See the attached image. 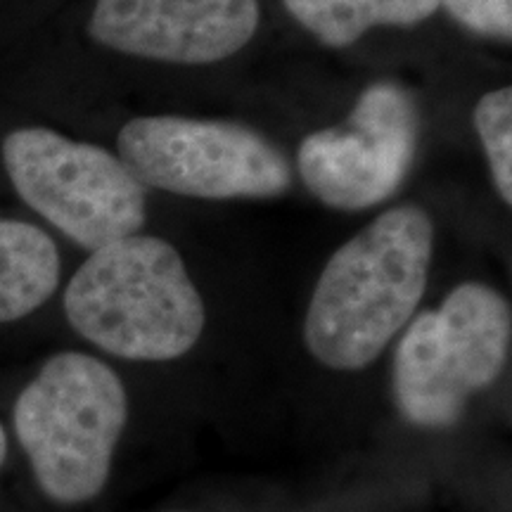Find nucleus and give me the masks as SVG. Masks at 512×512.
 Wrapping results in <instances>:
<instances>
[{
    "label": "nucleus",
    "mask_w": 512,
    "mask_h": 512,
    "mask_svg": "<svg viewBox=\"0 0 512 512\" xmlns=\"http://www.w3.org/2000/svg\"><path fill=\"white\" fill-rule=\"evenodd\" d=\"M128 422L121 377L100 358L62 351L43 363L15 403V434L50 501L81 505L110 482Z\"/></svg>",
    "instance_id": "7ed1b4c3"
},
{
    "label": "nucleus",
    "mask_w": 512,
    "mask_h": 512,
    "mask_svg": "<svg viewBox=\"0 0 512 512\" xmlns=\"http://www.w3.org/2000/svg\"><path fill=\"white\" fill-rule=\"evenodd\" d=\"M512 311L484 283L453 287L439 309L411 318L396 344L392 394L420 430L458 425L467 403L501 377L510 356Z\"/></svg>",
    "instance_id": "20e7f679"
},
{
    "label": "nucleus",
    "mask_w": 512,
    "mask_h": 512,
    "mask_svg": "<svg viewBox=\"0 0 512 512\" xmlns=\"http://www.w3.org/2000/svg\"><path fill=\"white\" fill-rule=\"evenodd\" d=\"M3 164L17 195L91 252L145 226V188L98 145L50 128H17L3 140Z\"/></svg>",
    "instance_id": "423d86ee"
},
{
    "label": "nucleus",
    "mask_w": 512,
    "mask_h": 512,
    "mask_svg": "<svg viewBox=\"0 0 512 512\" xmlns=\"http://www.w3.org/2000/svg\"><path fill=\"white\" fill-rule=\"evenodd\" d=\"M475 128L489 159L498 197L512 204V88H496L479 98Z\"/></svg>",
    "instance_id": "9b49d317"
},
{
    "label": "nucleus",
    "mask_w": 512,
    "mask_h": 512,
    "mask_svg": "<svg viewBox=\"0 0 512 512\" xmlns=\"http://www.w3.org/2000/svg\"><path fill=\"white\" fill-rule=\"evenodd\" d=\"M121 164L143 188L195 200H266L290 190L292 166L254 128L159 114L121 126Z\"/></svg>",
    "instance_id": "39448f33"
},
{
    "label": "nucleus",
    "mask_w": 512,
    "mask_h": 512,
    "mask_svg": "<svg viewBox=\"0 0 512 512\" xmlns=\"http://www.w3.org/2000/svg\"><path fill=\"white\" fill-rule=\"evenodd\" d=\"M64 313L98 349L147 363L185 356L207 323L181 254L155 235H131L91 252L64 290Z\"/></svg>",
    "instance_id": "f03ea898"
},
{
    "label": "nucleus",
    "mask_w": 512,
    "mask_h": 512,
    "mask_svg": "<svg viewBox=\"0 0 512 512\" xmlns=\"http://www.w3.org/2000/svg\"><path fill=\"white\" fill-rule=\"evenodd\" d=\"M432 249L430 214L401 204L330 256L304 318V344L320 366L351 373L380 358L418 311Z\"/></svg>",
    "instance_id": "f257e3e1"
},
{
    "label": "nucleus",
    "mask_w": 512,
    "mask_h": 512,
    "mask_svg": "<svg viewBox=\"0 0 512 512\" xmlns=\"http://www.w3.org/2000/svg\"><path fill=\"white\" fill-rule=\"evenodd\" d=\"M5 456H8V437H5L3 425H0V467L5 463Z\"/></svg>",
    "instance_id": "ddd939ff"
},
{
    "label": "nucleus",
    "mask_w": 512,
    "mask_h": 512,
    "mask_svg": "<svg viewBox=\"0 0 512 512\" xmlns=\"http://www.w3.org/2000/svg\"><path fill=\"white\" fill-rule=\"evenodd\" d=\"M259 19V0H98L88 34L143 60L214 64L240 53Z\"/></svg>",
    "instance_id": "6e6552de"
},
{
    "label": "nucleus",
    "mask_w": 512,
    "mask_h": 512,
    "mask_svg": "<svg viewBox=\"0 0 512 512\" xmlns=\"http://www.w3.org/2000/svg\"><path fill=\"white\" fill-rule=\"evenodd\" d=\"M60 252L34 223L0 219V323L19 320L53 297Z\"/></svg>",
    "instance_id": "1a4fd4ad"
},
{
    "label": "nucleus",
    "mask_w": 512,
    "mask_h": 512,
    "mask_svg": "<svg viewBox=\"0 0 512 512\" xmlns=\"http://www.w3.org/2000/svg\"><path fill=\"white\" fill-rule=\"evenodd\" d=\"M290 15L328 48H347L373 27H415L439 0H283Z\"/></svg>",
    "instance_id": "9d476101"
},
{
    "label": "nucleus",
    "mask_w": 512,
    "mask_h": 512,
    "mask_svg": "<svg viewBox=\"0 0 512 512\" xmlns=\"http://www.w3.org/2000/svg\"><path fill=\"white\" fill-rule=\"evenodd\" d=\"M439 8L479 36L512 38V0H439Z\"/></svg>",
    "instance_id": "f8f14e48"
},
{
    "label": "nucleus",
    "mask_w": 512,
    "mask_h": 512,
    "mask_svg": "<svg viewBox=\"0 0 512 512\" xmlns=\"http://www.w3.org/2000/svg\"><path fill=\"white\" fill-rule=\"evenodd\" d=\"M420 112L399 83L377 81L358 95L344 128H320L297 152V171L332 209L375 207L401 188L418 152Z\"/></svg>",
    "instance_id": "0eeeda50"
}]
</instances>
